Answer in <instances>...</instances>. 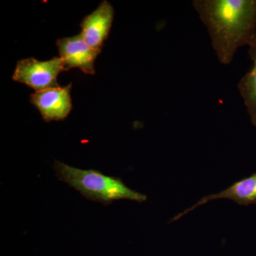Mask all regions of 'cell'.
Here are the masks:
<instances>
[{"mask_svg": "<svg viewBox=\"0 0 256 256\" xmlns=\"http://www.w3.org/2000/svg\"><path fill=\"white\" fill-rule=\"evenodd\" d=\"M72 88L70 84L66 86L36 92L32 94L30 102L40 110L45 122L63 120L72 110Z\"/></svg>", "mask_w": 256, "mask_h": 256, "instance_id": "5", "label": "cell"}, {"mask_svg": "<svg viewBox=\"0 0 256 256\" xmlns=\"http://www.w3.org/2000/svg\"><path fill=\"white\" fill-rule=\"evenodd\" d=\"M62 72H64V64L60 57L46 62L30 58L18 60L12 78L40 92L60 87L57 77Z\"/></svg>", "mask_w": 256, "mask_h": 256, "instance_id": "3", "label": "cell"}, {"mask_svg": "<svg viewBox=\"0 0 256 256\" xmlns=\"http://www.w3.org/2000/svg\"><path fill=\"white\" fill-rule=\"evenodd\" d=\"M248 55L252 60V68L240 78L238 89L250 122L256 127V40L248 46Z\"/></svg>", "mask_w": 256, "mask_h": 256, "instance_id": "8", "label": "cell"}, {"mask_svg": "<svg viewBox=\"0 0 256 256\" xmlns=\"http://www.w3.org/2000/svg\"><path fill=\"white\" fill-rule=\"evenodd\" d=\"M64 72L78 68L86 74H95V60L100 50H95L86 42L82 35L60 38L56 42Z\"/></svg>", "mask_w": 256, "mask_h": 256, "instance_id": "4", "label": "cell"}, {"mask_svg": "<svg viewBox=\"0 0 256 256\" xmlns=\"http://www.w3.org/2000/svg\"><path fill=\"white\" fill-rule=\"evenodd\" d=\"M220 64L229 65L240 47L256 40V0H194Z\"/></svg>", "mask_w": 256, "mask_h": 256, "instance_id": "1", "label": "cell"}, {"mask_svg": "<svg viewBox=\"0 0 256 256\" xmlns=\"http://www.w3.org/2000/svg\"><path fill=\"white\" fill-rule=\"evenodd\" d=\"M220 198L232 200L242 206L256 204V173L236 182L223 191L202 197L194 205L175 216L170 222H176L197 207L206 204L208 202Z\"/></svg>", "mask_w": 256, "mask_h": 256, "instance_id": "7", "label": "cell"}, {"mask_svg": "<svg viewBox=\"0 0 256 256\" xmlns=\"http://www.w3.org/2000/svg\"><path fill=\"white\" fill-rule=\"evenodd\" d=\"M114 18V8L105 0L95 11L82 20L80 23V34L90 46L101 50L110 33Z\"/></svg>", "mask_w": 256, "mask_h": 256, "instance_id": "6", "label": "cell"}, {"mask_svg": "<svg viewBox=\"0 0 256 256\" xmlns=\"http://www.w3.org/2000/svg\"><path fill=\"white\" fill-rule=\"evenodd\" d=\"M54 169L60 181L92 202L109 205L118 200L139 203L148 200L146 194L131 190L121 178L106 176L98 170L78 169L58 160H55Z\"/></svg>", "mask_w": 256, "mask_h": 256, "instance_id": "2", "label": "cell"}]
</instances>
